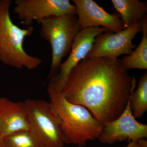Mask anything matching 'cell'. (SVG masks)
<instances>
[{
    "label": "cell",
    "instance_id": "obj_16",
    "mask_svg": "<svg viewBox=\"0 0 147 147\" xmlns=\"http://www.w3.org/2000/svg\"><path fill=\"white\" fill-rule=\"evenodd\" d=\"M137 143L139 147H147V141L145 138L138 139Z\"/></svg>",
    "mask_w": 147,
    "mask_h": 147
},
{
    "label": "cell",
    "instance_id": "obj_15",
    "mask_svg": "<svg viewBox=\"0 0 147 147\" xmlns=\"http://www.w3.org/2000/svg\"><path fill=\"white\" fill-rule=\"evenodd\" d=\"M2 147H41L29 131H22L4 137Z\"/></svg>",
    "mask_w": 147,
    "mask_h": 147
},
{
    "label": "cell",
    "instance_id": "obj_7",
    "mask_svg": "<svg viewBox=\"0 0 147 147\" xmlns=\"http://www.w3.org/2000/svg\"><path fill=\"white\" fill-rule=\"evenodd\" d=\"M13 13L21 24L30 26L34 21L40 24L52 16L76 15V7L69 0H16Z\"/></svg>",
    "mask_w": 147,
    "mask_h": 147
},
{
    "label": "cell",
    "instance_id": "obj_13",
    "mask_svg": "<svg viewBox=\"0 0 147 147\" xmlns=\"http://www.w3.org/2000/svg\"><path fill=\"white\" fill-rule=\"evenodd\" d=\"M143 36L140 44L128 56L121 60L124 68L127 70L131 69H147V16L142 20Z\"/></svg>",
    "mask_w": 147,
    "mask_h": 147
},
{
    "label": "cell",
    "instance_id": "obj_5",
    "mask_svg": "<svg viewBox=\"0 0 147 147\" xmlns=\"http://www.w3.org/2000/svg\"><path fill=\"white\" fill-rule=\"evenodd\" d=\"M29 131L41 147H63L65 143L62 124L51 102L27 99L24 102Z\"/></svg>",
    "mask_w": 147,
    "mask_h": 147
},
{
    "label": "cell",
    "instance_id": "obj_11",
    "mask_svg": "<svg viewBox=\"0 0 147 147\" xmlns=\"http://www.w3.org/2000/svg\"><path fill=\"white\" fill-rule=\"evenodd\" d=\"M22 131H29L25 102L0 97V134L4 138Z\"/></svg>",
    "mask_w": 147,
    "mask_h": 147
},
{
    "label": "cell",
    "instance_id": "obj_10",
    "mask_svg": "<svg viewBox=\"0 0 147 147\" xmlns=\"http://www.w3.org/2000/svg\"><path fill=\"white\" fill-rule=\"evenodd\" d=\"M81 30L90 28H103L117 32L125 28L117 13L110 14L92 0H73Z\"/></svg>",
    "mask_w": 147,
    "mask_h": 147
},
{
    "label": "cell",
    "instance_id": "obj_17",
    "mask_svg": "<svg viewBox=\"0 0 147 147\" xmlns=\"http://www.w3.org/2000/svg\"><path fill=\"white\" fill-rule=\"evenodd\" d=\"M125 147H139L138 146L137 141H131Z\"/></svg>",
    "mask_w": 147,
    "mask_h": 147
},
{
    "label": "cell",
    "instance_id": "obj_2",
    "mask_svg": "<svg viewBox=\"0 0 147 147\" xmlns=\"http://www.w3.org/2000/svg\"><path fill=\"white\" fill-rule=\"evenodd\" d=\"M47 92L61 121L65 144L81 147L98 139L102 126L87 108L69 102L62 91L48 88Z\"/></svg>",
    "mask_w": 147,
    "mask_h": 147
},
{
    "label": "cell",
    "instance_id": "obj_3",
    "mask_svg": "<svg viewBox=\"0 0 147 147\" xmlns=\"http://www.w3.org/2000/svg\"><path fill=\"white\" fill-rule=\"evenodd\" d=\"M11 0L0 1V61L14 68H36L42 59L30 56L24 50L26 37L30 36L34 27L22 29L14 24L9 13Z\"/></svg>",
    "mask_w": 147,
    "mask_h": 147
},
{
    "label": "cell",
    "instance_id": "obj_14",
    "mask_svg": "<svg viewBox=\"0 0 147 147\" xmlns=\"http://www.w3.org/2000/svg\"><path fill=\"white\" fill-rule=\"evenodd\" d=\"M136 79L133 77L130 108L135 118L141 117L147 110V73L146 72L139 79L137 89Z\"/></svg>",
    "mask_w": 147,
    "mask_h": 147
},
{
    "label": "cell",
    "instance_id": "obj_8",
    "mask_svg": "<svg viewBox=\"0 0 147 147\" xmlns=\"http://www.w3.org/2000/svg\"><path fill=\"white\" fill-rule=\"evenodd\" d=\"M108 31V29L100 27L81 30L74 39L67 59L61 63L58 73L49 79L48 88L61 92L71 69L86 57L96 37Z\"/></svg>",
    "mask_w": 147,
    "mask_h": 147
},
{
    "label": "cell",
    "instance_id": "obj_19",
    "mask_svg": "<svg viewBox=\"0 0 147 147\" xmlns=\"http://www.w3.org/2000/svg\"></svg>",
    "mask_w": 147,
    "mask_h": 147
},
{
    "label": "cell",
    "instance_id": "obj_9",
    "mask_svg": "<svg viewBox=\"0 0 147 147\" xmlns=\"http://www.w3.org/2000/svg\"><path fill=\"white\" fill-rule=\"evenodd\" d=\"M131 94V92L128 102L120 116L102 126V131L98 138L100 143L113 144L127 139L137 141L147 138V125L137 121L132 114L130 105Z\"/></svg>",
    "mask_w": 147,
    "mask_h": 147
},
{
    "label": "cell",
    "instance_id": "obj_12",
    "mask_svg": "<svg viewBox=\"0 0 147 147\" xmlns=\"http://www.w3.org/2000/svg\"><path fill=\"white\" fill-rule=\"evenodd\" d=\"M111 2L120 16L125 28L142 21L147 15V2L138 0H112Z\"/></svg>",
    "mask_w": 147,
    "mask_h": 147
},
{
    "label": "cell",
    "instance_id": "obj_6",
    "mask_svg": "<svg viewBox=\"0 0 147 147\" xmlns=\"http://www.w3.org/2000/svg\"><path fill=\"white\" fill-rule=\"evenodd\" d=\"M142 30V21L117 32L108 31L102 33L96 37L86 57L116 59L121 55H130L137 46L133 44L132 40Z\"/></svg>",
    "mask_w": 147,
    "mask_h": 147
},
{
    "label": "cell",
    "instance_id": "obj_4",
    "mask_svg": "<svg viewBox=\"0 0 147 147\" xmlns=\"http://www.w3.org/2000/svg\"><path fill=\"white\" fill-rule=\"evenodd\" d=\"M40 24V35L49 42L52 48V62L48 78L59 70L63 58L71 52L76 35L81 30L76 15L52 16L43 19Z\"/></svg>",
    "mask_w": 147,
    "mask_h": 147
},
{
    "label": "cell",
    "instance_id": "obj_18",
    "mask_svg": "<svg viewBox=\"0 0 147 147\" xmlns=\"http://www.w3.org/2000/svg\"><path fill=\"white\" fill-rule=\"evenodd\" d=\"M3 143V137L0 134V147H2Z\"/></svg>",
    "mask_w": 147,
    "mask_h": 147
},
{
    "label": "cell",
    "instance_id": "obj_1",
    "mask_svg": "<svg viewBox=\"0 0 147 147\" xmlns=\"http://www.w3.org/2000/svg\"><path fill=\"white\" fill-rule=\"evenodd\" d=\"M132 80L121 60L86 57L71 69L62 92L69 102L87 108L103 126L123 112Z\"/></svg>",
    "mask_w": 147,
    "mask_h": 147
}]
</instances>
